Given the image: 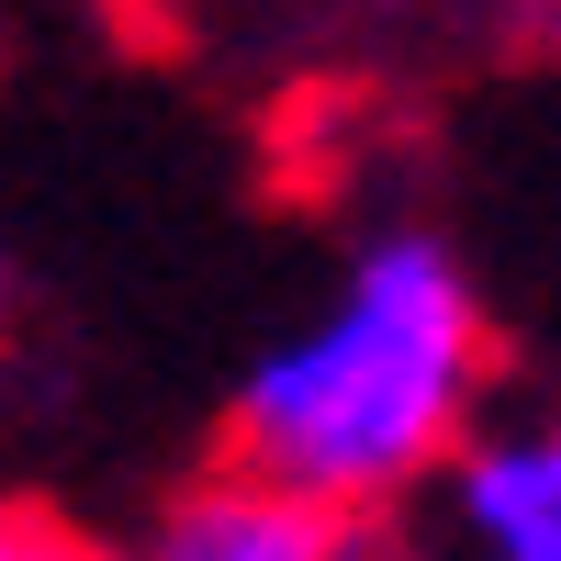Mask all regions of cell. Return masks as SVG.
<instances>
[{
  "label": "cell",
  "mask_w": 561,
  "mask_h": 561,
  "mask_svg": "<svg viewBox=\"0 0 561 561\" xmlns=\"http://www.w3.org/2000/svg\"><path fill=\"white\" fill-rule=\"evenodd\" d=\"M494 314L438 225H382L225 393V460L359 539H393L483 427Z\"/></svg>",
  "instance_id": "6da1fadb"
},
{
  "label": "cell",
  "mask_w": 561,
  "mask_h": 561,
  "mask_svg": "<svg viewBox=\"0 0 561 561\" xmlns=\"http://www.w3.org/2000/svg\"><path fill=\"white\" fill-rule=\"evenodd\" d=\"M382 561H561V404L483 415L472 449L404 505Z\"/></svg>",
  "instance_id": "7a4b0ae2"
},
{
  "label": "cell",
  "mask_w": 561,
  "mask_h": 561,
  "mask_svg": "<svg viewBox=\"0 0 561 561\" xmlns=\"http://www.w3.org/2000/svg\"><path fill=\"white\" fill-rule=\"evenodd\" d=\"M124 561H382V539H359L337 517H314V505L270 494L259 472H203L158 505V528L135 539Z\"/></svg>",
  "instance_id": "3957f363"
},
{
  "label": "cell",
  "mask_w": 561,
  "mask_h": 561,
  "mask_svg": "<svg viewBox=\"0 0 561 561\" xmlns=\"http://www.w3.org/2000/svg\"><path fill=\"white\" fill-rule=\"evenodd\" d=\"M0 561H124V550H113V539H90L79 517H57V505L0 494Z\"/></svg>",
  "instance_id": "277c9868"
}]
</instances>
